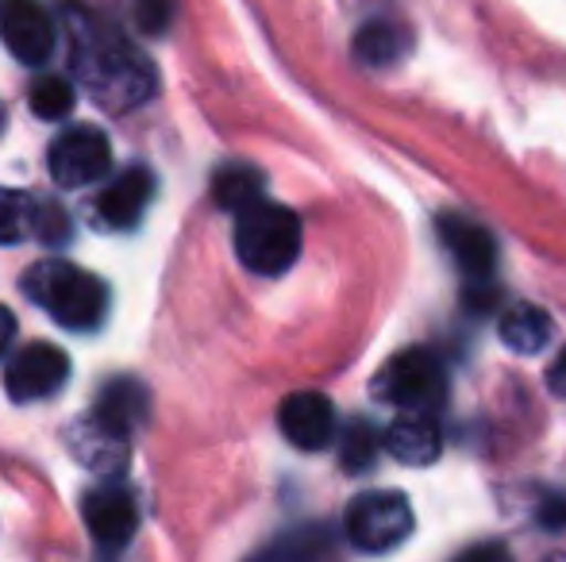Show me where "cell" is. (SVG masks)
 Here are the masks:
<instances>
[{
    "instance_id": "1",
    "label": "cell",
    "mask_w": 566,
    "mask_h": 562,
    "mask_svg": "<svg viewBox=\"0 0 566 562\" xmlns=\"http://www.w3.org/2000/svg\"><path fill=\"white\" fill-rule=\"evenodd\" d=\"M70 20H74V70L93 89V97H101L116 113L143 105L155 93L150 62L119 35L113 23L97 20L82 8H70Z\"/></svg>"
},
{
    "instance_id": "2",
    "label": "cell",
    "mask_w": 566,
    "mask_h": 562,
    "mask_svg": "<svg viewBox=\"0 0 566 562\" xmlns=\"http://www.w3.org/2000/svg\"><path fill=\"white\" fill-rule=\"evenodd\" d=\"M23 293L51 312L54 324L70 331H93L108 312V289L97 274L74 263H39L23 278Z\"/></svg>"
},
{
    "instance_id": "3",
    "label": "cell",
    "mask_w": 566,
    "mask_h": 562,
    "mask_svg": "<svg viewBox=\"0 0 566 562\" xmlns=\"http://www.w3.org/2000/svg\"><path fill=\"white\" fill-rule=\"evenodd\" d=\"M235 255L251 274L277 278L301 255V216L285 204L254 201L235 212Z\"/></svg>"
},
{
    "instance_id": "4",
    "label": "cell",
    "mask_w": 566,
    "mask_h": 562,
    "mask_svg": "<svg viewBox=\"0 0 566 562\" xmlns=\"http://www.w3.org/2000/svg\"><path fill=\"white\" fill-rule=\"evenodd\" d=\"M443 393H448V374L440 354L428 347L397 351L374 378V397L401 413H432L443 405Z\"/></svg>"
},
{
    "instance_id": "5",
    "label": "cell",
    "mask_w": 566,
    "mask_h": 562,
    "mask_svg": "<svg viewBox=\"0 0 566 562\" xmlns=\"http://www.w3.org/2000/svg\"><path fill=\"white\" fill-rule=\"evenodd\" d=\"M412 505L397 489H374L350 501L347 509V540L366 555H386L401 548L412 536Z\"/></svg>"
},
{
    "instance_id": "6",
    "label": "cell",
    "mask_w": 566,
    "mask_h": 562,
    "mask_svg": "<svg viewBox=\"0 0 566 562\" xmlns=\"http://www.w3.org/2000/svg\"><path fill=\"white\" fill-rule=\"evenodd\" d=\"M46 166H51V178L59 181L62 189H82L108 173V166H113V147H108L105 131L70 128L66 136H59L51 142Z\"/></svg>"
},
{
    "instance_id": "7",
    "label": "cell",
    "mask_w": 566,
    "mask_h": 562,
    "mask_svg": "<svg viewBox=\"0 0 566 562\" xmlns=\"http://www.w3.org/2000/svg\"><path fill=\"white\" fill-rule=\"evenodd\" d=\"M70 378V359L54 343H31L8 362L4 390L12 401H43L59 393Z\"/></svg>"
},
{
    "instance_id": "8",
    "label": "cell",
    "mask_w": 566,
    "mask_h": 562,
    "mask_svg": "<svg viewBox=\"0 0 566 562\" xmlns=\"http://www.w3.org/2000/svg\"><path fill=\"white\" fill-rule=\"evenodd\" d=\"M82 520L101 551H119L132 543L135 528H139V505L124 486H101L85 494Z\"/></svg>"
},
{
    "instance_id": "9",
    "label": "cell",
    "mask_w": 566,
    "mask_h": 562,
    "mask_svg": "<svg viewBox=\"0 0 566 562\" xmlns=\"http://www.w3.org/2000/svg\"><path fill=\"white\" fill-rule=\"evenodd\" d=\"M0 39L23 66H39L54 51L51 12L35 0H4L0 4Z\"/></svg>"
},
{
    "instance_id": "10",
    "label": "cell",
    "mask_w": 566,
    "mask_h": 562,
    "mask_svg": "<svg viewBox=\"0 0 566 562\" xmlns=\"http://www.w3.org/2000/svg\"><path fill=\"white\" fill-rule=\"evenodd\" d=\"M277 427L282 435L301 450H324L336 439V409L324 393L301 390L290 393L277 409Z\"/></svg>"
},
{
    "instance_id": "11",
    "label": "cell",
    "mask_w": 566,
    "mask_h": 562,
    "mask_svg": "<svg viewBox=\"0 0 566 562\" xmlns=\"http://www.w3.org/2000/svg\"><path fill=\"white\" fill-rule=\"evenodd\" d=\"M440 240L470 282L493 278V271H497V243H493V235L478 220L448 212V216H440Z\"/></svg>"
},
{
    "instance_id": "12",
    "label": "cell",
    "mask_w": 566,
    "mask_h": 562,
    "mask_svg": "<svg viewBox=\"0 0 566 562\" xmlns=\"http://www.w3.org/2000/svg\"><path fill=\"white\" fill-rule=\"evenodd\" d=\"M381 447L405 466H432L443 450V435L432 413H401L381 435Z\"/></svg>"
},
{
    "instance_id": "13",
    "label": "cell",
    "mask_w": 566,
    "mask_h": 562,
    "mask_svg": "<svg viewBox=\"0 0 566 562\" xmlns=\"http://www.w3.org/2000/svg\"><path fill=\"white\" fill-rule=\"evenodd\" d=\"M150 197H155V173L147 166H132L116 181H108V189L97 197V216L108 227H132L147 212Z\"/></svg>"
},
{
    "instance_id": "14",
    "label": "cell",
    "mask_w": 566,
    "mask_h": 562,
    "mask_svg": "<svg viewBox=\"0 0 566 562\" xmlns=\"http://www.w3.org/2000/svg\"><path fill=\"white\" fill-rule=\"evenodd\" d=\"M70 443H74L77 458H82L85 466H93V470H101V474H116L119 466H124V458H127V435L105 427L97 416H85V421L74 427Z\"/></svg>"
},
{
    "instance_id": "15",
    "label": "cell",
    "mask_w": 566,
    "mask_h": 562,
    "mask_svg": "<svg viewBox=\"0 0 566 562\" xmlns=\"http://www.w3.org/2000/svg\"><path fill=\"white\" fill-rule=\"evenodd\" d=\"M409 51H412V35L401 23L374 20V23H366V28H358V35H355V59L370 70L397 66Z\"/></svg>"
},
{
    "instance_id": "16",
    "label": "cell",
    "mask_w": 566,
    "mask_h": 562,
    "mask_svg": "<svg viewBox=\"0 0 566 562\" xmlns=\"http://www.w3.org/2000/svg\"><path fill=\"white\" fill-rule=\"evenodd\" d=\"M93 416H97L105 427H113V432L127 435L143 416H147V390H143L139 382H132V378H116V382H108L105 393L97 397Z\"/></svg>"
},
{
    "instance_id": "17",
    "label": "cell",
    "mask_w": 566,
    "mask_h": 562,
    "mask_svg": "<svg viewBox=\"0 0 566 562\" xmlns=\"http://www.w3.org/2000/svg\"><path fill=\"white\" fill-rule=\"evenodd\" d=\"M501 343L513 347L516 354H539L555 336V324L544 308L536 305H513L501 316Z\"/></svg>"
},
{
    "instance_id": "18",
    "label": "cell",
    "mask_w": 566,
    "mask_h": 562,
    "mask_svg": "<svg viewBox=\"0 0 566 562\" xmlns=\"http://www.w3.org/2000/svg\"><path fill=\"white\" fill-rule=\"evenodd\" d=\"M212 197H217L220 209L228 212H243L247 204L262 201V173L254 166L231 162L212 178Z\"/></svg>"
},
{
    "instance_id": "19",
    "label": "cell",
    "mask_w": 566,
    "mask_h": 562,
    "mask_svg": "<svg viewBox=\"0 0 566 562\" xmlns=\"http://www.w3.org/2000/svg\"><path fill=\"white\" fill-rule=\"evenodd\" d=\"M39 201L20 189H0V243H20L35 235Z\"/></svg>"
},
{
    "instance_id": "20",
    "label": "cell",
    "mask_w": 566,
    "mask_h": 562,
    "mask_svg": "<svg viewBox=\"0 0 566 562\" xmlns=\"http://www.w3.org/2000/svg\"><path fill=\"white\" fill-rule=\"evenodd\" d=\"M74 100H77L74 85H70L66 77H59V74L39 77V82L31 85V93H28L31 113L43 116V120H62V116H70Z\"/></svg>"
},
{
    "instance_id": "21",
    "label": "cell",
    "mask_w": 566,
    "mask_h": 562,
    "mask_svg": "<svg viewBox=\"0 0 566 562\" xmlns=\"http://www.w3.org/2000/svg\"><path fill=\"white\" fill-rule=\"evenodd\" d=\"M378 447H381V439H378V432H374V424L355 421V424H347V432H343L339 458L347 470H366V466H374Z\"/></svg>"
},
{
    "instance_id": "22",
    "label": "cell",
    "mask_w": 566,
    "mask_h": 562,
    "mask_svg": "<svg viewBox=\"0 0 566 562\" xmlns=\"http://www.w3.org/2000/svg\"><path fill=\"white\" fill-rule=\"evenodd\" d=\"M174 8H178L174 0H132V20L147 35H163L174 20Z\"/></svg>"
},
{
    "instance_id": "23",
    "label": "cell",
    "mask_w": 566,
    "mask_h": 562,
    "mask_svg": "<svg viewBox=\"0 0 566 562\" xmlns=\"http://www.w3.org/2000/svg\"><path fill=\"white\" fill-rule=\"evenodd\" d=\"M35 235L43 243H62L70 235V220L59 204H39V220H35Z\"/></svg>"
},
{
    "instance_id": "24",
    "label": "cell",
    "mask_w": 566,
    "mask_h": 562,
    "mask_svg": "<svg viewBox=\"0 0 566 562\" xmlns=\"http://www.w3.org/2000/svg\"><path fill=\"white\" fill-rule=\"evenodd\" d=\"M454 562H513V555H509L505 543L485 540V543H474V548H467L462 555H454Z\"/></svg>"
},
{
    "instance_id": "25",
    "label": "cell",
    "mask_w": 566,
    "mask_h": 562,
    "mask_svg": "<svg viewBox=\"0 0 566 562\" xmlns=\"http://www.w3.org/2000/svg\"><path fill=\"white\" fill-rule=\"evenodd\" d=\"M547 390H552L555 397H566V351L552 362V370H547Z\"/></svg>"
},
{
    "instance_id": "26",
    "label": "cell",
    "mask_w": 566,
    "mask_h": 562,
    "mask_svg": "<svg viewBox=\"0 0 566 562\" xmlns=\"http://www.w3.org/2000/svg\"><path fill=\"white\" fill-rule=\"evenodd\" d=\"M12 336H15V316L8 312L4 305H0V354L12 347Z\"/></svg>"
},
{
    "instance_id": "27",
    "label": "cell",
    "mask_w": 566,
    "mask_h": 562,
    "mask_svg": "<svg viewBox=\"0 0 566 562\" xmlns=\"http://www.w3.org/2000/svg\"><path fill=\"white\" fill-rule=\"evenodd\" d=\"M539 520H547V524H566V501H552L539 509Z\"/></svg>"
},
{
    "instance_id": "28",
    "label": "cell",
    "mask_w": 566,
    "mask_h": 562,
    "mask_svg": "<svg viewBox=\"0 0 566 562\" xmlns=\"http://www.w3.org/2000/svg\"><path fill=\"white\" fill-rule=\"evenodd\" d=\"M0 124H4V113H0Z\"/></svg>"
}]
</instances>
